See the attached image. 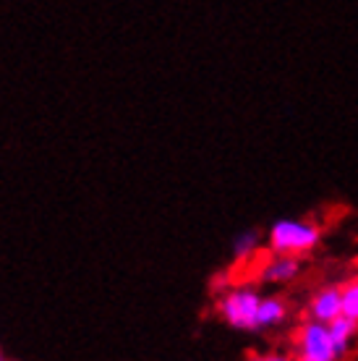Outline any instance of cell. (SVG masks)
I'll return each mask as SVG.
<instances>
[{
	"label": "cell",
	"mask_w": 358,
	"mask_h": 361,
	"mask_svg": "<svg viewBox=\"0 0 358 361\" xmlns=\"http://www.w3.org/2000/svg\"><path fill=\"white\" fill-rule=\"evenodd\" d=\"M356 264H358V257H356Z\"/></svg>",
	"instance_id": "7c38bea8"
},
{
	"label": "cell",
	"mask_w": 358,
	"mask_h": 361,
	"mask_svg": "<svg viewBox=\"0 0 358 361\" xmlns=\"http://www.w3.org/2000/svg\"><path fill=\"white\" fill-rule=\"evenodd\" d=\"M330 333H332L335 345H338V351H340V356L345 359V356L353 351V345L358 343V322L342 314V317H338L335 322H330Z\"/></svg>",
	"instance_id": "52a82bcc"
},
{
	"label": "cell",
	"mask_w": 358,
	"mask_h": 361,
	"mask_svg": "<svg viewBox=\"0 0 358 361\" xmlns=\"http://www.w3.org/2000/svg\"><path fill=\"white\" fill-rule=\"evenodd\" d=\"M259 290L241 283V286H228L225 290H220V296L215 301V309L220 319L233 330L241 333H257V319H259V304H261Z\"/></svg>",
	"instance_id": "7a4b0ae2"
},
{
	"label": "cell",
	"mask_w": 358,
	"mask_h": 361,
	"mask_svg": "<svg viewBox=\"0 0 358 361\" xmlns=\"http://www.w3.org/2000/svg\"><path fill=\"white\" fill-rule=\"evenodd\" d=\"M306 317L314 322L330 325L338 317H342V293L340 283H322L306 298Z\"/></svg>",
	"instance_id": "277c9868"
},
{
	"label": "cell",
	"mask_w": 358,
	"mask_h": 361,
	"mask_svg": "<svg viewBox=\"0 0 358 361\" xmlns=\"http://www.w3.org/2000/svg\"><path fill=\"white\" fill-rule=\"evenodd\" d=\"M340 293H342V314L358 322V272H353V275H348V278L342 280Z\"/></svg>",
	"instance_id": "9c48e42d"
},
{
	"label": "cell",
	"mask_w": 358,
	"mask_h": 361,
	"mask_svg": "<svg viewBox=\"0 0 358 361\" xmlns=\"http://www.w3.org/2000/svg\"><path fill=\"white\" fill-rule=\"evenodd\" d=\"M249 361H296V359H293V353L275 351V348H269V351H254V353H249Z\"/></svg>",
	"instance_id": "30bf717a"
},
{
	"label": "cell",
	"mask_w": 358,
	"mask_h": 361,
	"mask_svg": "<svg viewBox=\"0 0 358 361\" xmlns=\"http://www.w3.org/2000/svg\"><path fill=\"white\" fill-rule=\"evenodd\" d=\"M290 317V304L280 293H264L259 304V319H257V333L264 330H278L288 322Z\"/></svg>",
	"instance_id": "8992f818"
},
{
	"label": "cell",
	"mask_w": 358,
	"mask_h": 361,
	"mask_svg": "<svg viewBox=\"0 0 358 361\" xmlns=\"http://www.w3.org/2000/svg\"><path fill=\"white\" fill-rule=\"evenodd\" d=\"M0 361H6V356H3V351H0Z\"/></svg>",
	"instance_id": "8fae6325"
},
{
	"label": "cell",
	"mask_w": 358,
	"mask_h": 361,
	"mask_svg": "<svg viewBox=\"0 0 358 361\" xmlns=\"http://www.w3.org/2000/svg\"><path fill=\"white\" fill-rule=\"evenodd\" d=\"M264 244L272 254H290L304 259L322 244V226L311 217H283L269 226Z\"/></svg>",
	"instance_id": "6da1fadb"
},
{
	"label": "cell",
	"mask_w": 358,
	"mask_h": 361,
	"mask_svg": "<svg viewBox=\"0 0 358 361\" xmlns=\"http://www.w3.org/2000/svg\"><path fill=\"white\" fill-rule=\"evenodd\" d=\"M261 249V233L259 231H243L233 238V259L235 262H254V257Z\"/></svg>",
	"instance_id": "ba28073f"
},
{
	"label": "cell",
	"mask_w": 358,
	"mask_h": 361,
	"mask_svg": "<svg viewBox=\"0 0 358 361\" xmlns=\"http://www.w3.org/2000/svg\"><path fill=\"white\" fill-rule=\"evenodd\" d=\"M304 272V259L301 257H290V254H272L267 259H261L257 278L267 286H290L296 283Z\"/></svg>",
	"instance_id": "5b68a950"
},
{
	"label": "cell",
	"mask_w": 358,
	"mask_h": 361,
	"mask_svg": "<svg viewBox=\"0 0 358 361\" xmlns=\"http://www.w3.org/2000/svg\"><path fill=\"white\" fill-rule=\"evenodd\" d=\"M293 341V359L296 361H342L338 345L332 341L330 325L314 322L306 317L290 335Z\"/></svg>",
	"instance_id": "3957f363"
}]
</instances>
